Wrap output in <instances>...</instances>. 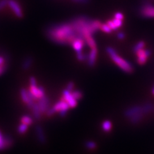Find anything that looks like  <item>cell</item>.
Wrapping results in <instances>:
<instances>
[{
	"label": "cell",
	"instance_id": "6da1fadb",
	"mask_svg": "<svg viewBox=\"0 0 154 154\" xmlns=\"http://www.w3.org/2000/svg\"><path fill=\"white\" fill-rule=\"evenodd\" d=\"M46 34L50 40L60 45H71L75 39L79 38L69 23L50 27L47 30Z\"/></svg>",
	"mask_w": 154,
	"mask_h": 154
},
{
	"label": "cell",
	"instance_id": "7a4b0ae2",
	"mask_svg": "<svg viewBox=\"0 0 154 154\" xmlns=\"http://www.w3.org/2000/svg\"><path fill=\"white\" fill-rule=\"evenodd\" d=\"M110 59L120 69L127 73H131L134 71V67L129 62L120 57L114 48L107 47L106 49Z\"/></svg>",
	"mask_w": 154,
	"mask_h": 154
},
{
	"label": "cell",
	"instance_id": "3957f363",
	"mask_svg": "<svg viewBox=\"0 0 154 154\" xmlns=\"http://www.w3.org/2000/svg\"><path fill=\"white\" fill-rule=\"evenodd\" d=\"M53 108H54L56 112H59V115L60 116L64 117L66 115L67 110H68L70 107L68 103L63 98H62L60 101H59V102H57L56 104L53 106Z\"/></svg>",
	"mask_w": 154,
	"mask_h": 154
},
{
	"label": "cell",
	"instance_id": "277c9868",
	"mask_svg": "<svg viewBox=\"0 0 154 154\" xmlns=\"http://www.w3.org/2000/svg\"><path fill=\"white\" fill-rule=\"evenodd\" d=\"M137 57V62L139 64L144 65L147 62L148 58L150 57L152 52L150 50L143 48L135 53Z\"/></svg>",
	"mask_w": 154,
	"mask_h": 154
},
{
	"label": "cell",
	"instance_id": "5b68a950",
	"mask_svg": "<svg viewBox=\"0 0 154 154\" xmlns=\"http://www.w3.org/2000/svg\"><path fill=\"white\" fill-rule=\"evenodd\" d=\"M8 6L11 8L13 13L18 18H22L23 17V12L22 8L16 0H8Z\"/></svg>",
	"mask_w": 154,
	"mask_h": 154
},
{
	"label": "cell",
	"instance_id": "8992f818",
	"mask_svg": "<svg viewBox=\"0 0 154 154\" xmlns=\"http://www.w3.org/2000/svg\"><path fill=\"white\" fill-rule=\"evenodd\" d=\"M140 14L142 16L146 18L154 17V6L148 3L144 4L141 8Z\"/></svg>",
	"mask_w": 154,
	"mask_h": 154
},
{
	"label": "cell",
	"instance_id": "52a82bcc",
	"mask_svg": "<svg viewBox=\"0 0 154 154\" xmlns=\"http://www.w3.org/2000/svg\"><path fill=\"white\" fill-rule=\"evenodd\" d=\"M37 104L38 105V107H39L41 113L45 114L50 107V98L46 96H44L43 97L38 100Z\"/></svg>",
	"mask_w": 154,
	"mask_h": 154
},
{
	"label": "cell",
	"instance_id": "ba28073f",
	"mask_svg": "<svg viewBox=\"0 0 154 154\" xmlns=\"http://www.w3.org/2000/svg\"><path fill=\"white\" fill-rule=\"evenodd\" d=\"M29 91H30L37 100L40 99L41 98L45 96V89L41 86L37 87V85H30Z\"/></svg>",
	"mask_w": 154,
	"mask_h": 154
},
{
	"label": "cell",
	"instance_id": "9c48e42d",
	"mask_svg": "<svg viewBox=\"0 0 154 154\" xmlns=\"http://www.w3.org/2000/svg\"><path fill=\"white\" fill-rule=\"evenodd\" d=\"M141 112H143L142 105H134L131 107H128L127 109L125 110L124 116L126 118L129 119L130 118L133 116Z\"/></svg>",
	"mask_w": 154,
	"mask_h": 154
},
{
	"label": "cell",
	"instance_id": "30bf717a",
	"mask_svg": "<svg viewBox=\"0 0 154 154\" xmlns=\"http://www.w3.org/2000/svg\"><path fill=\"white\" fill-rule=\"evenodd\" d=\"M63 93V97H62V98L68 103L70 108L75 107L77 105V101L72 96L71 93L67 89H65L63 91V93Z\"/></svg>",
	"mask_w": 154,
	"mask_h": 154
},
{
	"label": "cell",
	"instance_id": "8fae6325",
	"mask_svg": "<svg viewBox=\"0 0 154 154\" xmlns=\"http://www.w3.org/2000/svg\"><path fill=\"white\" fill-rule=\"evenodd\" d=\"M20 94H21V98L23 102L26 104L27 107L28 108L31 109L33 104L35 103V101L31 100L29 97L28 94V91H26L25 89H21L20 91Z\"/></svg>",
	"mask_w": 154,
	"mask_h": 154
},
{
	"label": "cell",
	"instance_id": "7c38bea8",
	"mask_svg": "<svg viewBox=\"0 0 154 154\" xmlns=\"http://www.w3.org/2000/svg\"><path fill=\"white\" fill-rule=\"evenodd\" d=\"M97 54H98V50L96 48H92L91 49L89 55H88V64L90 67H93L96 62V59H97Z\"/></svg>",
	"mask_w": 154,
	"mask_h": 154
},
{
	"label": "cell",
	"instance_id": "4fadbf2b",
	"mask_svg": "<svg viewBox=\"0 0 154 154\" xmlns=\"http://www.w3.org/2000/svg\"><path fill=\"white\" fill-rule=\"evenodd\" d=\"M12 139L9 137H4L0 131V150L9 148L12 145Z\"/></svg>",
	"mask_w": 154,
	"mask_h": 154
},
{
	"label": "cell",
	"instance_id": "5bb4252c",
	"mask_svg": "<svg viewBox=\"0 0 154 154\" xmlns=\"http://www.w3.org/2000/svg\"><path fill=\"white\" fill-rule=\"evenodd\" d=\"M85 40L84 38H76L75 39L73 42L71 43V46L73 47V49L75 50L76 53L82 51V49L84 48V44H85Z\"/></svg>",
	"mask_w": 154,
	"mask_h": 154
},
{
	"label": "cell",
	"instance_id": "9a60e30c",
	"mask_svg": "<svg viewBox=\"0 0 154 154\" xmlns=\"http://www.w3.org/2000/svg\"><path fill=\"white\" fill-rule=\"evenodd\" d=\"M35 132L38 141L42 144H45L46 141V137L42 127L40 125H37L35 127Z\"/></svg>",
	"mask_w": 154,
	"mask_h": 154
},
{
	"label": "cell",
	"instance_id": "2e32d148",
	"mask_svg": "<svg viewBox=\"0 0 154 154\" xmlns=\"http://www.w3.org/2000/svg\"><path fill=\"white\" fill-rule=\"evenodd\" d=\"M31 109L32 110V114L34 118L36 120H39L41 118V116L42 114L41 112V110L39 109V107H38L37 103H35L33 104Z\"/></svg>",
	"mask_w": 154,
	"mask_h": 154
},
{
	"label": "cell",
	"instance_id": "e0dca14e",
	"mask_svg": "<svg viewBox=\"0 0 154 154\" xmlns=\"http://www.w3.org/2000/svg\"><path fill=\"white\" fill-rule=\"evenodd\" d=\"M144 116H145V114H144L143 112L137 113L136 115L133 116H132L131 118H130L128 119L129 122L132 124H137L139 122H141V120L143 119Z\"/></svg>",
	"mask_w": 154,
	"mask_h": 154
},
{
	"label": "cell",
	"instance_id": "ac0fdd59",
	"mask_svg": "<svg viewBox=\"0 0 154 154\" xmlns=\"http://www.w3.org/2000/svg\"><path fill=\"white\" fill-rule=\"evenodd\" d=\"M84 40H85V42L87 43V45L89 46L91 49L96 48V42L95 40L94 39V38L93 37L92 35H86L84 37Z\"/></svg>",
	"mask_w": 154,
	"mask_h": 154
},
{
	"label": "cell",
	"instance_id": "d6986e66",
	"mask_svg": "<svg viewBox=\"0 0 154 154\" xmlns=\"http://www.w3.org/2000/svg\"><path fill=\"white\" fill-rule=\"evenodd\" d=\"M142 109L144 114L146 115L149 112H150L153 109H154V106L151 103H146L142 105Z\"/></svg>",
	"mask_w": 154,
	"mask_h": 154
},
{
	"label": "cell",
	"instance_id": "ffe728a7",
	"mask_svg": "<svg viewBox=\"0 0 154 154\" xmlns=\"http://www.w3.org/2000/svg\"><path fill=\"white\" fill-rule=\"evenodd\" d=\"M32 59L30 57H28L26 59L24 60L23 63V69L24 70H28L30 67H31L32 64Z\"/></svg>",
	"mask_w": 154,
	"mask_h": 154
},
{
	"label": "cell",
	"instance_id": "44dd1931",
	"mask_svg": "<svg viewBox=\"0 0 154 154\" xmlns=\"http://www.w3.org/2000/svg\"><path fill=\"white\" fill-rule=\"evenodd\" d=\"M21 123L25 124L28 126V125H30L33 123V119L30 116L25 115V116H23L21 118Z\"/></svg>",
	"mask_w": 154,
	"mask_h": 154
},
{
	"label": "cell",
	"instance_id": "7402d4cb",
	"mask_svg": "<svg viewBox=\"0 0 154 154\" xmlns=\"http://www.w3.org/2000/svg\"><path fill=\"white\" fill-rule=\"evenodd\" d=\"M144 46H145V43H144V41H139L137 43H136V45L134 46L133 51L134 53H136L137 51L144 48Z\"/></svg>",
	"mask_w": 154,
	"mask_h": 154
},
{
	"label": "cell",
	"instance_id": "603a6c76",
	"mask_svg": "<svg viewBox=\"0 0 154 154\" xmlns=\"http://www.w3.org/2000/svg\"><path fill=\"white\" fill-rule=\"evenodd\" d=\"M102 128L105 132H109L112 128V123L109 120H106L102 123Z\"/></svg>",
	"mask_w": 154,
	"mask_h": 154
},
{
	"label": "cell",
	"instance_id": "cb8c5ba5",
	"mask_svg": "<svg viewBox=\"0 0 154 154\" xmlns=\"http://www.w3.org/2000/svg\"><path fill=\"white\" fill-rule=\"evenodd\" d=\"M71 93L72 96H73V98L76 101H78V100L82 99V97H83V94H82V93L80 91H79V90L73 91H71Z\"/></svg>",
	"mask_w": 154,
	"mask_h": 154
},
{
	"label": "cell",
	"instance_id": "d4e9b609",
	"mask_svg": "<svg viewBox=\"0 0 154 154\" xmlns=\"http://www.w3.org/2000/svg\"><path fill=\"white\" fill-rule=\"evenodd\" d=\"M100 30H102V31H103V32H105V33H111L112 31V29L110 28V26L107 25V23H105V24H102V25H101V26H100Z\"/></svg>",
	"mask_w": 154,
	"mask_h": 154
},
{
	"label": "cell",
	"instance_id": "484cf974",
	"mask_svg": "<svg viewBox=\"0 0 154 154\" xmlns=\"http://www.w3.org/2000/svg\"><path fill=\"white\" fill-rule=\"evenodd\" d=\"M28 125H25V124H23V123H21L19 126L17 128V131L19 134H25L28 130Z\"/></svg>",
	"mask_w": 154,
	"mask_h": 154
},
{
	"label": "cell",
	"instance_id": "4316f807",
	"mask_svg": "<svg viewBox=\"0 0 154 154\" xmlns=\"http://www.w3.org/2000/svg\"><path fill=\"white\" fill-rule=\"evenodd\" d=\"M76 58L79 61H84L88 59V56L83 54L82 51L76 53Z\"/></svg>",
	"mask_w": 154,
	"mask_h": 154
},
{
	"label": "cell",
	"instance_id": "83f0119b",
	"mask_svg": "<svg viewBox=\"0 0 154 154\" xmlns=\"http://www.w3.org/2000/svg\"><path fill=\"white\" fill-rule=\"evenodd\" d=\"M85 146L87 148L90 149V150H93V149H95L96 148V146H97L96 143H94V141H87L85 144Z\"/></svg>",
	"mask_w": 154,
	"mask_h": 154
},
{
	"label": "cell",
	"instance_id": "f1b7e54d",
	"mask_svg": "<svg viewBox=\"0 0 154 154\" xmlns=\"http://www.w3.org/2000/svg\"><path fill=\"white\" fill-rule=\"evenodd\" d=\"M113 23H114V25H116L118 28L121 27L123 25V20H120V19H116L114 18L113 20H112Z\"/></svg>",
	"mask_w": 154,
	"mask_h": 154
},
{
	"label": "cell",
	"instance_id": "f546056e",
	"mask_svg": "<svg viewBox=\"0 0 154 154\" xmlns=\"http://www.w3.org/2000/svg\"><path fill=\"white\" fill-rule=\"evenodd\" d=\"M8 0H0V11L8 5Z\"/></svg>",
	"mask_w": 154,
	"mask_h": 154
},
{
	"label": "cell",
	"instance_id": "4dcf8cb0",
	"mask_svg": "<svg viewBox=\"0 0 154 154\" xmlns=\"http://www.w3.org/2000/svg\"><path fill=\"white\" fill-rule=\"evenodd\" d=\"M107 25L110 26V28L112 29V30H116L117 29H118L116 26V25H114V23H113L112 20H109L107 22Z\"/></svg>",
	"mask_w": 154,
	"mask_h": 154
},
{
	"label": "cell",
	"instance_id": "1f68e13d",
	"mask_svg": "<svg viewBox=\"0 0 154 154\" xmlns=\"http://www.w3.org/2000/svg\"><path fill=\"white\" fill-rule=\"evenodd\" d=\"M73 88H74V83L73 82H69L66 86V89L67 91H69V92H71V91H73Z\"/></svg>",
	"mask_w": 154,
	"mask_h": 154
},
{
	"label": "cell",
	"instance_id": "d6a6232c",
	"mask_svg": "<svg viewBox=\"0 0 154 154\" xmlns=\"http://www.w3.org/2000/svg\"><path fill=\"white\" fill-rule=\"evenodd\" d=\"M55 112H56L55 111V110L54 109V108H53V107H50L49 108V109H48L47 111H46V115L50 117V116H51L54 115Z\"/></svg>",
	"mask_w": 154,
	"mask_h": 154
},
{
	"label": "cell",
	"instance_id": "836d02e7",
	"mask_svg": "<svg viewBox=\"0 0 154 154\" xmlns=\"http://www.w3.org/2000/svg\"><path fill=\"white\" fill-rule=\"evenodd\" d=\"M114 18L120 19V20H123L124 16H123V14L121 12H116L114 14Z\"/></svg>",
	"mask_w": 154,
	"mask_h": 154
},
{
	"label": "cell",
	"instance_id": "e575fe53",
	"mask_svg": "<svg viewBox=\"0 0 154 154\" xmlns=\"http://www.w3.org/2000/svg\"><path fill=\"white\" fill-rule=\"evenodd\" d=\"M117 35H118V38L120 40H123V38H125V34L123 32H118Z\"/></svg>",
	"mask_w": 154,
	"mask_h": 154
},
{
	"label": "cell",
	"instance_id": "d590c367",
	"mask_svg": "<svg viewBox=\"0 0 154 154\" xmlns=\"http://www.w3.org/2000/svg\"><path fill=\"white\" fill-rule=\"evenodd\" d=\"M30 85H37V81L35 79V77L31 76L30 79Z\"/></svg>",
	"mask_w": 154,
	"mask_h": 154
},
{
	"label": "cell",
	"instance_id": "8d00e7d4",
	"mask_svg": "<svg viewBox=\"0 0 154 154\" xmlns=\"http://www.w3.org/2000/svg\"><path fill=\"white\" fill-rule=\"evenodd\" d=\"M72 1L75 2V3H88V0H72Z\"/></svg>",
	"mask_w": 154,
	"mask_h": 154
},
{
	"label": "cell",
	"instance_id": "74e56055",
	"mask_svg": "<svg viewBox=\"0 0 154 154\" xmlns=\"http://www.w3.org/2000/svg\"><path fill=\"white\" fill-rule=\"evenodd\" d=\"M152 94L153 96H154V86L153 87V88L152 89Z\"/></svg>",
	"mask_w": 154,
	"mask_h": 154
}]
</instances>
